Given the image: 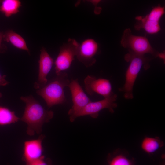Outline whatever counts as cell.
Listing matches in <instances>:
<instances>
[{
  "label": "cell",
  "mask_w": 165,
  "mask_h": 165,
  "mask_svg": "<svg viewBox=\"0 0 165 165\" xmlns=\"http://www.w3.org/2000/svg\"><path fill=\"white\" fill-rule=\"evenodd\" d=\"M21 100L25 103L23 115L20 120L27 125L26 132L30 136L40 134L43 125L53 118V112L46 110L32 95L22 96Z\"/></svg>",
  "instance_id": "cell-1"
},
{
  "label": "cell",
  "mask_w": 165,
  "mask_h": 165,
  "mask_svg": "<svg viewBox=\"0 0 165 165\" xmlns=\"http://www.w3.org/2000/svg\"><path fill=\"white\" fill-rule=\"evenodd\" d=\"M70 82L67 74L62 72L38 89L36 93L44 99L49 108L62 104L66 101L64 88Z\"/></svg>",
  "instance_id": "cell-2"
},
{
  "label": "cell",
  "mask_w": 165,
  "mask_h": 165,
  "mask_svg": "<svg viewBox=\"0 0 165 165\" xmlns=\"http://www.w3.org/2000/svg\"><path fill=\"white\" fill-rule=\"evenodd\" d=\"M125 59L129 62L130 64L125 74V84L119 90L124 93L125 98L132 99L133 98V90L135 81L142 66L146 65L147 61L144 56L130 52L125 55Z\"/></svg>",
  "instance_id": "cell-3"
},
{
  "label": "cell",
  "mask_w": 165,
  "mask_h": 165,
  "mask_svg": "<svg viewBox=\"0 0 165 165\" xmlns=\"http://www.w3.org/2000/svg\"><path fill=\"white\" fill-rule=\"evenodd\" d=\"M120 43L123 47L128 49L129 52L137 55L144 56L148 53L157 57L159 53L152 47L146 38L133 35L130 28L124 31Z\"/></svg>",
  "instance_id": "cell-4"
},
{
  "label": "cell",
  "mask_w": 165,
  "mask_h": 165,
  "mask_svg": "<svg viewBox=\"0 0 165 165\" xmlns=\"http://www.w3.org/2000/svg\"><path fill=\"white\" fill-rule=\"evenodd\" d=\"M117 96L113 94L111 96L103 99L96 101L91 102L80 110L70 117V121L73 122L77 118L86 115H90L92 117H97L99 112L101 110L107 108L112 113L114 112V109L117 106L116 102Z\"/></svg>",
  "instance_id": "cell-5"
},
{
  "label": "cell",
  "mask_w": 165,
  "mask_h": 165,
  "mask_svg": "<svg viewBox=\"0 0 165 165\" xmlns=\"http://www.w3.org/2000/svg\"><path fill=\"white\" fill-rule=\"evenodd\" d=\"M79 44L75 39L69 38L67 42L61 46L54 62L56 75L70 68L76 57Z\"/></svg>",
  "instance_id": "cell-6"
},
{
  "label": "cell",
  "mask_w": 165,
  "mask_h": 165,
  "mask_svg": "<svg viewBox=\"0 0 165 165\" xmlns=\"http://www.w3.org/2000/svg\"><path fill=\"white\" fill-rule=\"evenodd\" d=\"M99 45L92 38H88L79 43L76 57L79 61L88 68L96 62L95 56L99 53Z\"/></svg>",
  "instance_id": "cell-7"
},
{
  "label": "cell",
  "mask_w": 165,
  "mask_h": 165,
  "mask_svg": "<svg viewBox=\"0 0 165 165\" xmlns=\"http://www.w3.org/2000/svg\"><path fill=\"white\" fill-rule=\"evenodd\" d=\"M68 87L71 91L73 105L69 110V117L80 110L91 102L79 84L78 79L72 80Z\"/></svg>",
  "instance_id": "cell-8"
},
{
  "label": "cell",
  "mask_w": 165,
  "mask_h": 165,
  "mask_svg": "<svg viewBox=\"0 0 165 165\" xmlns=\"http://www.w3.org/2000/svg\"><path fill=\"white\" fill-rule=\"evenodd\" d=\"M84 84L86 92L90 95L97 93L105 98L114 94L112 91L111 83L107 79H97L94 76L88 75L84 79Z\"/></svg>",
  "instance_id": "cell-9"
},
{
  "label": "cell",
  "mask_w": 165,
  "mask_h": 165,
  "mask_svg": "<svg viewBox=\"0 0 165 165\" xmlns=\"http://www.w3.org/2000/svg\"><path fill=\"white\" fill-rule=\"evenodd\" d=\"M39 63L38 79L34 84V87L38 89L46 85L47 82V76L50 72L54 64L52 58L45 48L43 47L40 50Z\"/></svg>",
  "instance_id": "cell-10"
},
{
  "label": "cell",
  "mask_w": 165,
  "mask_h": 165,
  "mask_svg": "<svg viewBox=\"0 0 165 165\" xmlns=\"http://www.w3.org/2000/svg\"><path fill=\"white\" fill-rule=\"evenodd\" d=\"M44 137L41 135L37 139L25 141L24 143L22 159L26 163L37 159L42 156L43 148L42 145Z\"/></svg>",
  "instance_id": "cell-11"
},
{
  "label": "cell",
  "mask_w": 165,
  "mask_h": 165,
  "mask_svg": "<svg viewBox=\"0 0 165 165\" xmlns=\"http://www.w3.org/2000/svg\"><path fill=\"white\" fill-rule=\"evenodd\" d=\"M136 19L137 22L135 25V28L137 30L144 29L147 33L152 34L158 32L161 30L159 22L155 21L145 17L137 16Z\"/></svg>",
  "instance_id": "cell-12"
},
{
  "label": "cell",
  "mask_w": 165,
  "mask_h": 165,
  "mask_svg": "<svg viewBox=\"0 0 165 165\" xmlns=\"http://www.w3.org/2000/svg\"><path fill=\"white\" fill-rule=\"evenodd\" d=\"M5 40L11 43L15 47L27 52L29 51L24 38L20 35L12 30L7 31L3 35Z\"/></svg>",
  "instance_id": "cell-13"
},
{
  "label": "cell",
  "mask_w": 165,
  "mask_h": 165,
  "mask_svg": "<svg viewBox=\"0 0 165 165\" xmlns=\"http://www.w3.org/2000/svg\"><path fill=\"white\" fill-rule=\"evenodd\" d=\"M163 145V142L159 137H146L141 142V147L145 152L150 154L155 152Z\"/></svg>",
  "instance_id": "cell-14"
},
{
  "label": "cell",
  "mask_w": 165,
  "mask_h": 165,
  "mask_svg": "<svg viewBox=\"0 0 165 165\" xmlns=\"http://www.w3.org/2000/svg\"><path fill=\"white\" fill-rule=\"evenodd\" d=\"M21 2L18 0H4L2 2L0 11L7 17H9L19 12Z\"/></svg>",
  "instance_id": "cell-15"
},
{
  "label": "cell",
  "mask_w": 165,
  "mask_h": 165,
  "mask_svg": "<svg viewBox=\"0 0 165 165\" xmlns=\"http://www.w3.org/2000/svg\"><path fill=\"white\" fill-rule=\"evenodd\" d=\"M20 118L15 112L4 107L0 106V125L4 126L17 122Z\"/></svg>",
  "instance_id": "cell-16"
},
{
  "label": "cell",
  "mask_w": 165,
  "mask_h": 165,
  "mask_svg": "<svg viewBox=\"0 0 165 165\" xmlns=\"http://www.w3.org/2000/svg\"><path fill=\"white\" fill-rule=\"evenodd\" d=\"M109 165H133V164L132 161L125 156L119 154L112 158Z\"/></svg>",
  "instance_id": "cell-17"
},
{
  "label": "cell",
  "mask_w": 165,
  "mask_h": 165,
  "mask_svg": "<svg viewBox=\"0 0 165 165\" xmlns=\"http://www.w3.org/2000/svg\"><path fill=\"white\" fill-rule=\"evenodd\" d=\"M44 159V156H42L37 159L29 163H26V165H50Z\"/></svg>",
  "instance_id": "cell-18"
},
{
  "label": "cell",
  "mask_w": 165,
  "mask_h": 165,
  "mask_svg": "<svg viewBox=\"0 0 165 165\" xmlns=\"http://www.w3.org/2000/svg\"><path fill=\"white\" fill-rule=\"evenodd\" d=\"M6 76V75H2L0 73V86H5L9 83L5 79Z\"/></svg>",
  "instance_id": "cell-19"
},
{
  "label": "cell",
  "mask_w": 165,
  "mask_h": 165,
  "mask_svg": "<svg viewBox=\"0 0 165 165\" xmlns=\"http://www.w3.org/2000/svg\"><path fill=\"white\" fill-rule=\"evenodd\" d=\"M158 57L162 59H164H164L165 57L164 53H159Z\"/></svg>",
  "instance_id": "cell-20"
},
{
  "label": "cell",
  "mask_w": 165,
  "mask_h": 165,
  "mask_svg": "<svg viewBox=\"0 0 165 165\" xmlns=\"http://www.w3.org/2000/svg\"><path fill=\"white\" fill-rule=\"evenodd\" d=\"M3 35L2 33L0 32V46L1 45L2 40L3 38Z\"/></svg>",
  "instance_id": "cell-21"
},
{
  "label": "cell",
  "mask_w": 165,
  "mask_h": 165,
  "mask_svg": "<svg viewBox=\"0 0 165 165\" xmlns=\"http://www.w3.org/2000/svg\"><path fill=\"white\" fill-rule=\"evenodd\" d=\"M2 96V94L1 93H0V98Z\"/></svg>",
  "instance_id": "cell-22"
}]
</instances>
